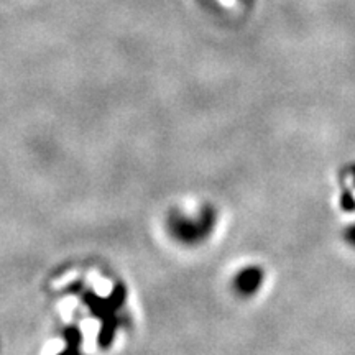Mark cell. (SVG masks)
Wrapping results in <instances>:
<instances>
[{
	"mask_svg": "<svg viewBox=\"0 0 355 355\" xmlns=\"http://www.w3.org/2000/svg\"><path fill=\"white\" fill-rule=\"evenodd\" d=\"M347 239L352 243H355V227H352V229H349V232H347Z\"/></svg>",
	"mask_w": 355,
	"mask_h": 355,
	"instance_id": "6da1fadb",
	"label": "cell"
}]
</instances>
